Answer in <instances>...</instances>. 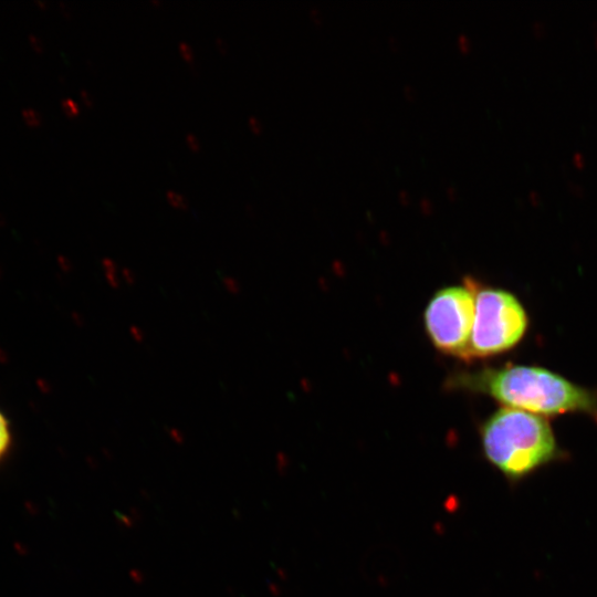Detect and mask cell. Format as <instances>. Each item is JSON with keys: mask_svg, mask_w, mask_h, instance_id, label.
<instances>
[{"mask_svg": "<svg viewBox=\"0 0 597 597\" xmlns=\"http://www.w3.org/2000/svg\"><path fill=\"white\" fill-rule=\"evenodd\" d=\"M448 383L452 388L484 392L509 408L538 416L585 412L597 417L594 392L542 367L485 368L460 373Z\"/></svg>", "mask_w": 597, "mask_h": 597, "instance_id": "cell-1", "label": "cell"}, {"mask_svg": "<svg viewBox=\"0 0 597 597\" xmlns=\"http://www.w3.org/2000/svg\"><path fill=\"white\" fill-rule=\"evenodd\" d=\"M485 459L504 478L517 483L558 459V449L548 421L538 415L501 408L482 426Z\"/></svg>", "mask_w": 597, "mask_h": 597, "instance_id": "cell-2", "label": "cell"}, {"mask_svg": "<svg viewBox=\"0 0 597 597\" xmlns=\"http://www.w3.org/2000/svg\"><path fill=\"white\" fill-rule=\"evenodd\" d=\"M475 312L467 360L504 353L514 347L527 328V316L520 301L500 289H478Z\"/></svg>", "mask_w": 597, "mask_h": 597, "instance_id": "cell-3", "label": "cell"}, {"mask_svg": "<svg viewBox=\"0 0 597 597\" xmlns=\"http://www.w3.org/2000/svg\"><path fill=\"white\" fill-rule=\"evenodd\" d=\"M474 312L472 280L437 291L423 314L425 328L433 346L446 355L467 360Z\"/></svg>", "mask_w": 597, "mask_h": 597, "instance_id": "cell-4", "label": "cell"}, {"mask_svg": "<svg viewBox=\"0 0 597 597\" xmlns=\"http://www.w3.org/2000/svg\"><path fill=\"white\" fill-rule=\"evenodd\" d=\"M13 446L11 421L0 408V464L7 459Z\"/></svg>", "mask_w": 597, "mask_h": 597, "instance_id": "cell-5", "label": "cell"}, {"mask_svg": "<svg viewBox=\"0 0 597 597\" xmlns=\"http://www.w3.org/2000/svg\"><path fill=\"white\" fill-rule=\"evenodd\" d=\"M102 263H103V268H104V272H105V277H106L108 284L112 287H118L119 286V281H118V277H117V274H116L117 273L116 263L112 259H108V258L103 259Z\"/></svg>", "mask_w": 597, "mask_h": 597, "instance_id": "cell-6", "label": "cell"}, {"mask_svg": "<svg viewBox=\"0 0 597 597\" xmlns=\"http://www.w3.org/2000/svg\"><path fill=\"white\" fill-rule=\"evenodd\" d=\"M166 198H167L168 202L171 206L176 207V208L185 209L188 206V202L185 199V197L181 196L180 193L176 192V191L168 190L166 192Z\"/></svg>", "mask_w": 597, "mask_h": 597, "instance_id": "cell-7", "label": "cell"}, {"mask_svg": "<svg viewBox=\"0 0 597 597\" xmlns=\"http://www.w3.org/2000/svg\"><path fill=\"white\" fill-rule=\"evenodd\" d=\"M222 282L226 290L231 294H238L241 290L239 282L231 276L223 277Z\"/></svg>", "mask_w": 597, "mask_h": 597, "instance_id": "cell-8", "label": "cell"}, {"mask_svg": "<svg viewBox=\"0 0 597 597\" xmlns=\"http://www.w3.org/2000/svg\"><path fill=\"white\" fill-rule=\"evenodd\" d=\"M179 50L182 54V56L187 60V61H192L193 59V54H192V50L191 48L188 45V43L186 42H179Z\"/></svg>", "mask_w": 597, "mask_h": 597, "instance_id": "cell-9", "label": "cell"}, {"mask_svg": "<svg viewBox=\"0 0 597 597\" xmlns=\"http://www.w3.org/2000/svg\"><path fill=\"white\" fill-rule=\"evenodd\" d=\"M186 142L188 144V146L192 149V150H198L200 148V144H199V140L197 139V137L191 134V133H188L186 135Z\"/></svg>", "mask_w": 597, "mask_h": 597, "instance_id": "cell-10", "label": "cell"}, {"mask_svg": "<svg viewBox=\"0 0 597 597\" xmlns=\"http://www.w3.org/2000/svg\"><path fill=\"white\" fill-rule=\"evenodd\" d=\"M129 333L132 335V337L136 341V342H142L144 339V333L143 331L137 327V326H132L129 328Z\"/></svg>", "mask_w": 597, "mask_h": 597, "instance_id": "cell-11", "label": "cell"}, {"mask_svg": "<svg viewBox=\"0 0 597 597\" xmlns=\"http://www.w3.org/2000/svg\"><path fill=\"white\" fill-rule=\"evenodd\" d=\"M122 276L125 279V281H126L127 283H130V284H132V283L135 282V275H134V273H133L129 269H127V268L122 269Z\"/></svg>", "mask_w": 597, "mask_h": 597, "instance_id": "cell-12", "label": "cell"}, {"mask_svg": "<svg viewBox=\"0 0 597 597\" xmlns=\"http://www.w3.org/2000/svg\"><path fill=\"white\" fill-rule=\"evenodd\" d=\"M249 125L254 133H259L261 130V125L254 116L249 117Z\"/></svg>", "mask_w": 597, "mask_h": 597, "instance_id": "cell-13", "label": "cell"}, {"mask_svg": "<svg viewBox=\"0 0 597 597\" xmlns=\"http://www.w3.org/2000/svg\"><path fill=\"white\" fill-rule=\"evenodd\" d=\"M574 160H575V163H577V165H579V166H582V165H583V161H584V160H583V156H582L580 154H576V155L574 156Z\"/></svg>", "mask_w": 597, "mask_h": 597, "instance_id": "cell-14", "label": "cell"}, {"mask_svg": "<svg viewBox=\"0 0 597 597\" xmlns=\"http://www.w3.org/2000/svg\"><path fill=\"white\" fill-rule=\"evenodd\" d=\"M217 43H218L221 51L227 50V46H226L224 42L220 38H217Z\"/></svg>", "mask_w": 597, "mask_h": 597, "instance_id": "cell-15", "label": "cell"}]
</instances>
